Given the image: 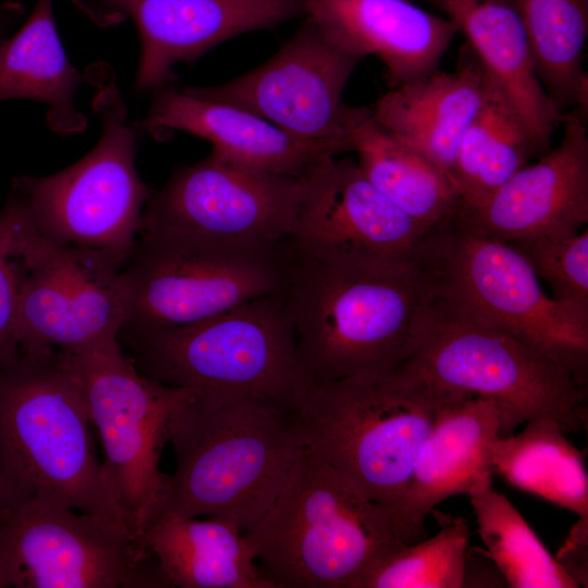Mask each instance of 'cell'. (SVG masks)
<instances>
[{
    "instance_id": "cell-1",
    "label": "cell",
    "mask_w": 588,
    "mask_h": 588,
    "mask_svg": "<svg viewBox=\"0 0 588 588\" xmlns=\"http://www.w3.org/2000/svg\"><path fill=\"white\" fill-rule=\"evenodd\" d=\"M169 443L176 465L163 474L157 511L218 517L244 530L277 498L304 438L296 411L194 393L174 416Z\"/></svg>"
},
{
    "instance_id": "cell-2",
    "label": "cell",
    "mask_w": 588,
    "mask_h": 588,
    "mask_svg": "<svg viewBox=\"0 0 588 588\" xmlns=\"http://www.w3.org/2000/svg\"><path fill=\"white\" fill-rule=\"evenodd\" d=\"M432 294L417 259L388 267H334L294 252L285 295L313 385L395 368Z\"/></svg>"
},
{
    "instance_id": "cell-3",
    "label": "cell",
    "mask_w": 588,
    "mask_h": 588,
    "mask_svg": "<svg viewBox=\"0 0 588 588\" xmlns=\"http://www.w3.org/2000/svg\"><path fill=\"white\" fill-rule=\"evenodd\" d=\"M243 534L273 588H354L405 544L382 506L305 446L272 504Z\"/></svg>"
},
{
    "instance_id": "cell-4",
    "label": "cell",
    "mask_w": 588,
    "mask_h": 588,
    "mask_svg": "<svg viewBox=\"0 0 588 588\" xmlns=\"http://www.w3.org/2000/svg\"><path fill=\"white\" fill-rule=\"evenodd\" d=\"M93 428L59 351L21 353L1 368L0 468L9 505L41 500L127 529L105 485Z\"/></svg>"
},
{
    "instance_id": "cell-5",
    "label": "cell",
    "mask_w": 588,
    "mask_h": 588,
    "mask_svg": "<svg viewBox=\"0 0 588 588\" xmlns=\"http://www.w3.org/2000/svg\"><path fill=\"white\" fill-rule=\"evenodd\" d=\"M467 396L399 365L313 385L296 414L304 446L382 506L394 525L439 411Z\"/></svg>"
},
{
    "instance_id": "cell-6",
    "label": "cell",
    "mask_w": 588,
    "mask_h": 588,
    "mask_svg": "<svg viewBox=\"0 0 588 588\" xmlns=\"http://www.w3.org/2000/svg\"><path fill=\"white\" fill-rule=\"evenodd\" d=\"M118 339L142 373L196 394H234L297 411L313 387L285 287L197 322L121 330Z\"/></svg>"
},
{
    "instance_id": "cell-7",
    "label": "cell",
    "mask_w": 588,
    "mask_h": 588,
    "mask_svg": "<svg viewBox=\"0 0 588 588\" xmlns=\"http://www.w3.org/2000/svg\"><path fill=\"white\" fill-rule=\"evenodd\" d=\"M400 366L441 390L491 401L501 437L535 418L565 432L586 427L587 390L564 367L434 292Z\"/></svg>"
},
{
    "instance_id": "cell-8",
    "label": "cell",
    "mask_w": 588,
    "mask_h": 588,
    "mask_svg": "<svg viewBox=\"0 0 588 588\" xmlns=\"http://www.w3.org/2000/svg\"><path fill=\"white\" fill-rule=\"evenodd\" d=\"M85 79L95 88L93 109L101 123L96 146L82 159L47 176L14 179L29 222L61 245L109 254L124 265L131 257L151 189L136 166V132L106 63L90 65Z\"/></svg>"
},
{
    "instance_id": "cell-9",
    "label": "cell",
    "mask_w": 588,
    "mask_h": 588,
    "mask_svg": "<svg viewBox=\"0 0 588 588\" xmlns=\"http://www.w3.org/2000/svg\"><path fill=\"white\" fill-rule=\"evenodd\" d=\"M418 259L432 292L558 363L586 388L588 311L547 294L511 244L476 234L452 217L429 233Z\"/></svg>"
},
{
    "instance_id": "cell-10",
    "label": "cell",
    "mask_w": 588,
    "mask_h": 588,
    "mask_svg": "<svg viewBox=\"0 0 588 588\" xmlns=\"http://www.w3.org/2000/svg\"><path fill=\"white\" fill-rule=\"evenodd\" d=\"M59 352L100 438L107 490L140 543L158 509L163 477L159 461L173 418L194 392L142 373L119 339L76 353Z\"/></svg>"
},
{
    "instance_id": "cell-11",
    "label": "cell",
    "mask_w": 588,
    "mask_h": 588,
    "mask_svg": "<svg viewBox=\"0 0 588 588\" xmlns=\"http://www.w3.org/2000/svg\"><path fill=\"white\" fill-rule=\"evenodd\" d=\"M293 258L289 241L259 247L139 234L123 267L127 314L121 330L189 324L282 291Z\"/></svg>"
},
{
    "instance_id": "cell-12",
    "label": "cell",
    "mask_w": 588,
    "mask_h": 588,
    "mask_svg": "<svg viewBox=\"0 0 588 588\" xmlns=\"http://www.w3.org/2000/svg\"><path fill=\"white\" fill-rule=\"evenodd\" d=\"M19 197L12 252L24 269L17 311L21 353H76L118 340L127 314L124 264L40 236Z\"/></svg>"
},
{
    "instance_id": "cell-13",
    "label": "cell",
    "mask_w": 588,
    "mask_h": 588,
    "mask_svg": "<svg viewBox=\"0 0 588 588\" xmlns=\"http://www.w3.org/2000/svg\"><path fill=\"white\" fill-rule=\"evenodd\" d=\"M169 588L154 556L105 517L29 499L0 526V588Z\"/></svg>"
},
{
    "instance_id": "cell-14",
    "label": "cell",
    "mask_w": 588,
    "mask_h": 588,
    "mask_svg": "<svg viewBox=\"0 0 588 588\" xmlns=\"http://www.w3.org/2000/svg\"><path fill=\"white\" fill-rule=\"evenodd\" d=\"M304 193V176L256 170L211 152L151 192L139 234L275 246L289 241Z\"/></svg>"
},
{
    "instance_id": "cell-15",
    "label": "cell",
    "mask_w": 588,
    "mask_h": 588,
    "mask_svg": "<svg viewBox=\"0 0 588 588\" xmlns=\"http://www.w3.org/2000/svg\"><path fill=\"white\" fill-rule=\"evenodd\" d=\"M289 242L334 267H388L417 259L431 232L384 196L352 159L326 157L305 175Z\"/></svg>"
},
{
    "instance_id": "cell-16",
    "label": "cell",
    "mask_w": 588,
    "mask_h": 588,
    "mask_svg": "<svg viewBox=\"0 0 588 588\" xmlns=\"http://www.w3.org/2000/svg\"><path fill=\"white\" fill-rule=\"evenodd\" d=\"M360 60L305 16L296 33L261 65L222 84L183 90L244 109L295 137L334 143L351 152L342 94Z\"/></svg>"
},
{
    "instance_id": "cell-17",
    "label": "cell",
    "mask_w": 588,
    "mask_h": 588,
    "mask_svg": "<svg viewBox=\"0 0 588 588\" xmlns=\"http://www.w3.org/2000/svg\"><path fill=\"white\" fill-rule=\"evenodd\" d=\"M71 1L99 26L134 22L140 38L137 91L174 84L175 64H191L232 37L306 16L305 0Z\"/></svg>"
},
{
    "instance_id": "cell-18",
    "label": "cell",
    "mask_w": 588,
    "mask_h": 588,
    "mask_svg": "<svg viewBox=\"0 0 588 588\" xmlns=\"http://www.w3.org/2000/svg\"><path fill=\"white\" fill-rule=\"evenodd\" d=\"M559 145L515 172L479 203L457 206L463 228L503 242L577 234L588 223L586 112L563 113Z\"/></svg>"
},
{
    "instance_id": "cell-19",
    "label": "cell",
    "mask_w": 588,
    "mask_h": 588,
    "mask_svg": "<svg viewBox=\"0 0 588 588\" xmlns=\"http://www.w3.org/2000/svg\"><path fill=\"white\" fill-rule=\"evenodd\" d=\"M137 126L157 140L185 132L210 142L220 158L287 176H304L321 159L348 152L334 143L295 137L252 112L194 97L174 84L154 90Z\"/></svg>"
},
{
    "instance_id": "cell-20",
    "label": "cell",
    "mask_w": 588,
    "mask_h": 588,
    "mask_svg": "<svg viewBox=\"0 0 588 588\" xmlns=\"http://www.w3.org/2000/svg\"><path fill=\"white\" fill-rule=\"evenodd\" d=\"M305 9L339 47L360 59L377 57L390 88L438 70L460 32L411 0H305Z\"/></svg>"
},
{
    "instance_id": "cell-21",
    "label": "cell",
    "mask_w": 588,
    "mask_h": 588,
    "mask_svg": "<svg viewBox=\"0 0 588 588\" xmlns=\"http://www.w3.org/2000/svg\"><path fill=\"white\" fill-rule=\"evenodd\" d=\"M499 436V413L489 400L462 397L439 411L394 519L403 543L425 539L426 518L441 501L468 495L477 482L492 476L491 444Z\"/></svg>"
},
{
    "instance_id": "cell-22",
    "label": "cell",
    "mask_w": 588,
    "mask_h": 588,
    "mask_svg": "<svg viewBox=\"0 0 588 588\" xmlns=\"http://www.w3.org/2000/svg\"><path fill=\"white\" fill-rule=\"evenodd\" d=\"M464 48L454 71L438 69L391 87L370 108L379 126L428 158L451 183L460 142L488 84L483 66L467 44Z\"/></svg>"
},
{
    "instance_id": "cell-23",
    "label": "cell",
    "mask_w": 588,
    "mask_h": 588,
    "mask_svg": "<svg viewBox=\"0 0 588 588\" xmlns=\"http://www.w3.org/2000/svg\"><path fill=\"white\" fill-rule=\"evenodd\" d=\"M458 26L488 76L519 115L541 155L561 124L560 112L543 89L527 33L512 0H422Z\"/></svg>"
},
{
    "instance_id": "cell-24",
    "label": "cell",
    "mask_w": 588,
    "mask_h": 588,
    "mask_svg": "<svg viewBox=\"0 0 588 588\" xmlns=\"http://www.w3.org/2000/svg\"><path fill=\"white\" fill-rule=\"evenodd\" d=\"M170 587L273 588L261 574L243 530L218 518L158 510L140 537Z\"/></svg>"
},
{
    "instance_id": "cell-25",
    "label": "cell",
    "mask_w": 588,
    "mask_h": 588,
    "mask_svg": "<svg viewBox=\"0 0 588 588\" xmlns=\"http://www.w3.org/2000/svg\"><path fill=\"white\" fill-rule=\"evenodd\" d=\"M344 119L360 170L384 196L431 229L454 216L457 193L437 166L379 126L370 108L346 105Z\"/></svg>"
},
{
    "instance_id": "cell-26",
    "label": "cell",
    "mask_w": 588,
    "mask_h": 588,
    "mask_svg": "<svg viewBox=\"0 0 588 588\" xmlns=\"http://www.w3.org/2000/svg\"><path fill=\"white\" fill-rule=\"evenodd\" d=\"M84 79L63 50L51 0H37L22 28L0 41V100L44 102L49 107L48 126L59 135H73L87 125L74 106V95Z\"/></svg>"
},
{
    "instance_id": "cell-27",
    "label": "cell",
    "mask_w": 588,
    "mask_h": 588,
    "mask_svg": "<svg viewBox=\"0 0 588 588\" xmlns=\"http://www.w3.org/2000/svg\"><path fill=\"white\" fill-rule=\"evenodd\" d=\"M517 434L491 444L493 473L517 489L588 520V478L583 453L551 418H535Z\"/></svg>"
},
{
    "instance_id": "cell-28",
    "label": "cell",
    "mask_w": 588,
    "mask_h": 588,
    "mask_svg": "<svg viewBox=\"0 0 588 588\" xmlns=\"http://www.w3.org/2000/svg\"><path fill=\"white\" fill-rule=\"evenodd\" d=\"M538 155L519 115L488 76L483 101L457 148L452 173L457 206L479 203Z\"/></svg>"
},
{
    "instance_id": "cell-29",
    "label": "cell",
    "mask_w": 588,
    "mask_h": 588,
    "mask_svg": "<svg viewBox=\"0 0 588 588\" xmlns=\"http://www.w3.org/2000/svg\"><path fill=\"white\" fill-rule=\"evenodd\" d=\"M530 44L538 78L556 109L587 112L583 66L588 0H512Z\"/></svg>"
},
{
    "instance_id": "cell-30",
    "label": "cell",
    "mask_w": 588,
    "mask_h": 588,
    "mask_svg": "<svg viewBox=\"0 0 588 588\" xmlns=\"http://www.w3.org/2000/svg\"><path fill=\"white\" fill-rule=\"evenodd\" d=\"M467 497L487 553L507 587H579L550 554L509 499L493 489L492 476L477 482Z\"/></svg>"
},
{
    "instance_id": "cell-31",
    "label": "cell",
    "mask_w": 588,
    "mask_h": 588,
    "mask_svg": "<svg viewBox=\"0 0 588 588\" xmlns=\"http://www.w3.org/2000/svg\"><path fill=\"white\" fill-rule=\"evenodd\" d=\"M469 528L462 517L451 518L431 538L390 552L366 572L354 588H461Z\"/></svg>"
},
{
    "instance_id": "cell-32",
    "label": "cell",
    "mask_w": 588,
    "mask_h": 588,
    "mask_svg": "<svg viewBox=\"0 0 588 588\" xmlns=\"http://www.w3.org/2000/svg\"><path fill=\"white\" fill-rule=\"evenodd\" d=\"M527 260L551 296L588 311V231L565 237L536 236L507 242Z\"/></svg>"
},
{
    "instance_id": "cell-33",
    "label": "cell",
    "mask_w": 588,
    "mask_h": 588,
    "mask_svg": "<svg viewBox=\"0 0 588 588\" xmlns=\"http://www.w3.org/2000/svg\"><path fill=\"white\" fill-rule=\"evenodd\" d=\"M20 198L12 191L0 211V369L21 356L17 311L24 269L12 252V235Z\"/></svg>"
},
{
    "instance_id": "cell-34",
    "label": "cell",
    "mask_w": 588,
    "mask_h": 588,
    "mask_svg": "<svg viewBox=\"0 0 588 588\" xmlns=\"http://www.w3.org/2000/svg\"><path fill=\"white\" fill-rule=\"evenodd\" d=\"M587 523L588 520L579 518L555 558L578 586L585 587H587Z\"/></svg>"
},
{
    "instance_id": "cell-35",
    "label": "cell",
    "mask_w": 588,
    "mask_h": 588,
    "mask_svg": "<svg viewBox=\"0 0 588 588\" xmlns=\"http://www.w3.org/2000/svg\"><path fill=\"white\" fill-rule=\"evenodd\" d=\"M9 507V500L5 491L4 480L0 468V526L4 514Z\"/></svg>"
}]
</instances>
